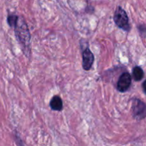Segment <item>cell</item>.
Segmentation results:
<instances>
[{
  "instance_id": "cell-1",
  "label": "cell",
  "mask_w": 146,
  "mask_h": 146,
  "mask_svg": "<svg viewBox=\"0 0 146 146\" xmlns=\"http://www.w3.org/2000/svg\"><path fill=\"white\" fill-rule=\"evenodd\" d=\"M15 30V35L17 41L21 44L23 48V51L27 56H29L31 52V47H30V36L29 30L27 24L22 19L19 17L18 21L14 27Z\"/></svg>"
},
{
  "instance_id": "cell-2",
  "label": "cell",
  "mask_w": 146,
  "mask_h": 146,
  "mask_svg": "<svg viewBox=\"0 0 146 146\" xmlns=\"http://www.w3.org/2000/svg\"><path fill=\"white\" fill-rule=\"evenodd\" d=\"M113 20L117 27L127 32L130 31L131 25L129 23V18L127 13L121 7H118L115 9L113 15Z\"/></svg>"
},
{
  "instance_id": "cell-3",
  "label": "cell",
  "mask_w": 146,
  "mask_h": 146,
  "mask_svg": "<svg viewBox=\"0 0 146 146\" xmlns=\"http://www.w3.org/2000/svg\"><path fill=\"white\" fill-rule=\"evenodd\" d=\"M132 113L134 118L138 121L146 118V104L138 98L133 99L132 102Z\"/></svg>"
},
{
  "instance_id": "cell-4",
  "label": "cell",
  "mask_w": 146,
  "mask_h": 146,
  "mask_svg": "<svg viewBox=\"0 0 146 146\" xmlns=\"http://www.w3.org/2000/svg\"><path fill=\"white\" fill-rule=\"evenodd\" d=\"M131 81H132V78H131V74L128 72L123 73L118 78V83H117L118 91L121 93H124L128 91L131 87Z\"/></svg>"
},
{
  "instance_id": "cell-5",
  "label": "cell",
  "mask_w": 146,
  "mask_h": 146,
  "mask_svg": "<svg viewBox=\"0 0 146 146\" xmlns=\"http://www.w3.org/2000/svg\"><path fill=\"white\" fill-rule=\"evenodd\" d=\"M94 62V55L88 48L84 50L83 52V68L85 71H89Z\"/></svg>"
},
{
  "instance_id": "cell-6",
  "label": "cell",
  "mask_w": 146,
  "mask_h": 146,
  "mask_svg": "<svg viewBox=\"0 0 146 146\" xmlns=\"http://www.w3.org/2000/svg\"><path fill=\"white\" fill-rule=\"evenodd\" d=\"M50 107L53 111H61L63 110L62 99L58 96H55L50 101Z\"/></svg>"
},
{
  "instance_id": "cell-7",
  "label": "cell",
  "mask_w": 146,
  "mask_h": 146,
  "mask_svg": "<svg viewBox=\"0 0 146 146\" xmlns=\"http://www.w3.org/2000/svg\"><path fill=\"white\" fill-rule=\"evenodd\" d=\"M133 76L135 81H139L144 77V72L142 68L139 66H135L133 69Z\"/></svg>"
},
{
  "instance_id": "cell-8",
  "label": "cell",
  "mask_w": 146,
  "mask_h": 146,
  "mask_svg": "<svg viewBox=\"0 0 146 146\" xmlns=\"http://www.w3.org/2000/svg\"><path fill=\"white\" fill-rule=\"evenodd\" d=\"M19 17L17 15H14V14H11V15H9L7 18V23L9 25L10 27H12V28H14L17 24V21H18Z\"/></svg>"
},
{
  "instance_id": "cell-9",
  "label": "cell",
  "mask_w": 146,
  "mask_h": 146,
  "mask_svg": "<svg viewBox=\"0 0 146 146\" xmlns=\"http://www.w3.org/2000/svg\"><path fill=\"white\" fill-rule=\"evenodd\" d=\"M138 29H139L140 33L141 34V35L146 36V27H144L143 26H140Z\"/></svg>"
},
{
  "instance_id": "cell-10",
  "label": "cell",
  "mask_w": 146,
  "mask_h": 146,
  "mask_svg": "<svg viewBox=\"0 0 146 146\" xmlns=\"http://www.w3.org/2000/svg\"><path fill=\"white\" fill-rule=\"evenodd\" d=\"M142 87H143V92L146 94V80L143 83Z\"/></svg>"
}]
</instances>
